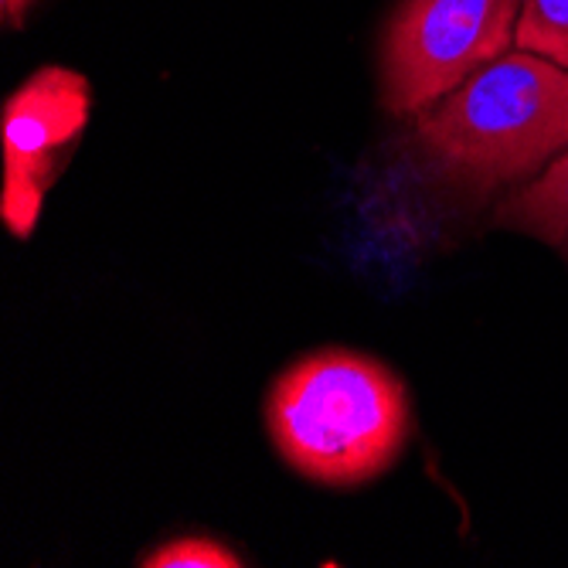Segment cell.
Masks as SVG:
<instances>
[{
	"mask_svg": "<svg viewBox=\"0 0 568 568\" xmlns=\"http://www.w3.org/2000/svg\"><path fill=\"white\" fill-rule=\"evenodd\" d=\"M497 222L548 245L568 248V150L538 181L500 204Z\"/></svg>",
	"mask_w": 568,
	"mask_h": 568,
	"instance_id": "5b68a950",
	"label": "cell"
},
{
	"mask_svg": "<svg viewBox=\"0 0 568 568\" xmlns=\"http://www.w3.org/2000/svg\"><path fill=\"white\" fill-rule=\"evenodd\" d=\"M521 0H402L382 41L392 113H423L518 38Z\"/></svg>",
	"mask_w": 568,
	"mask_h": 568,
	"instance_id": "3957f363",
	"label": "cell"
},
{
	"mask_svg": "<svg viewBox=\"0 0 568 568\" xmlns=\"http://www.w3.org/2000/svg\"><path fill=\"white\" fill-rule=\"evenodd\" d=\"M89 82L72 72L48 65L38 69L4 102V194L0 212L18 239H28L38 225L44 191L75 150L89 123Z\"/></svg>",
	"mask_w": 568,
	"mask_h": 568,
	"instance_id": "277c9868",
	"label": "cell"
},
{
	"mask_svg": "<svg viewBox=\"0 0 568 568\" xmlns=\"http://www.w3.org/2000/svg\"><path fill=\"white\" fill-rule=\"evenodd\" d=\"M416 136L459 184L494 191L525 181L568 146V69L507 51L426 106Z\"/></svg>",
	"mask_w": 568,
	"mask_h": 568,
	"instance_id": "7a4b0ae2",
	"label": "cell"
},
{
	"mask_svg": "<svg viewBox=\"0 0 568 568\" xmlns=\"http://www.w3.org/2000/svg\"><path fill=\"white\" fill-rule=\"evenodd\" d=\"M28 4H31V0H0V11H4V21H8V24H21Z\"/></svg>",
	"mask_w": 568,
	"mask_h": 568,
	"instance_id": "ba28073f",
	"label": "cell"
},
{
	"mask_svg": "<svg viewBox=\"0 0 568 568\" xmlns=\"http://www.w3.org/2000/svg\"><path fill=\"white\" fill-rule=\"evenodd\" d=\"M266 426L296 474L357 487L398 459L408 439V395L382 361L321 351L276 378Z\"/></svg>",
	"mask_w": 568,
	"mask_h": 568,
	"instance_id": "6da1fadb",
	"label": "cell"
},
{
	"mask_svg": "<svg viewBox=\"0 0 568 568\" xmlns=\"http://www.w3.org/2000/svg\"><path fill=\"white\" fill-rule=\"evenodd\" d=\"M140 565L143 568H239L242 558L232 548L219 545L215 538H178L158 551H150Z\"/></svg>",
	"mask_w": 568,
	"mask_h": 568,
	"instance_id": "52a82bcc",
	"label": "cell"
},
{
	"mask_svg": "<svg viewBox=\"0 0 568 568\" xmlns=\"http://www.w3.org/2000/svg\"><path fill=\"white\" fill-rule=\"evenodd\" d=\"M514 44L568 69V0H521Z\"/></svg>",
	"mask_w": 568,
	"mask_h": 568,
	"instance_id": "8992f818",
	"label": "cell"
}]
</instances>
